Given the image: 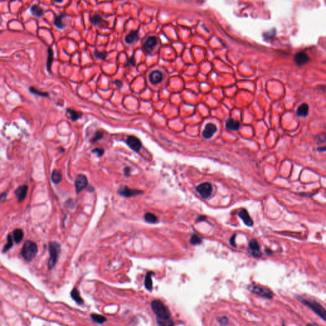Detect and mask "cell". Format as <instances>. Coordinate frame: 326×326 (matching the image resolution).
I'll return each instance as SVG.
<instances>
[{
    "instance_id": "cell-6",
    "label": "cell",
    "mask_w": 326,
    "mask_h": 326,
    "mask_svg": "<svg viewBox=\"0 0 326 326\" xmlns=\"http://www.w3.org/2000/svg\"><path fill=\"white\" fill-rule=\"evenodd\" d=\"M196 191L203 199H207L211 195L213 188L210 183L205 182L199 185L196 187Z\"/></svg>"
},
{
    "instance_id": "cell-23",
    "label": "cell",
    "mask_w": 326,
    "mask_h": 326,
    "mask_svg": "<svg viewBox=\"0 0 326 326\" xmlns=\"http://www.w3.org/2000/svg\"><path fill=\"white\" fill-rule=\"evenodd\" d=\"M153 274V272L148 271L146 274V276L145 278V287L148 290H152L153 283H152V277Z\"/></svg>"
},
{
    "instance_id": "cell-17",
    "label": "cell",
    "mask_w": 326,
    "mask_h": 326,
    "mask_svg": "<svg viewBox=\"0 0 326 326\" xmlns=\"http://www.w3.org/2000/svg\"><path fill=\"white\" fill-rule=\"evenodd\" d=\"M226 127L228 130L237 131L240 127V123L237 120L230 118L226 122Z\"/></svg>"
},
{
    "instance_id": "cell-38",
    "label": "cell",
    "mask_w": 326,
    "mask_h": 326,
    "mask_svg": "<svg viewBox=\"0 0 326 326\" xmlns=\"http://www.w3.org/2000/svg\"><path fill=\"white\" fill-rule=\"evenodd\" d=\"M236 234H234L231 238V239H230V243L231 245L234 247H236V243H235V241H236Z\"/></svg>"
},
{
    "instance_id": "cell-44",
    "label": "cell",
    "mask_w": 326,
    "mask_h": 326,
    "mask_svg": "<svg viewBox=\"0 0 326 326\" xmlns=\"http://www.w3.org/2000/svg\"><path fill=\"white\" fill-rule=\"evenodd\" d=\"M55 2L56 3H62L63 2V0H55Z\"/></svg>"
},
{
    "instance_id": "cell-26",
    "label": "cell",
    "mask_w": 326,
    "mask_h": 326,
    "mask_svg": "<svg viewBox=\"0 0 326 326\" xmlns=\"http://www.w3.org/2000/svg\"><path fill=\"white\" fill-rule=\"evenodd\" d=\"M144 218L147 222L150 223V224H156V223H157L158 222L157 216L152 213H149V212L146 213L145 214Z\"/></svg>"
},
{
    "instance_id": "cell-11",
    "label": "cell",
    "mask_w": 326,
    "mask_h": 326,
    "mask_svg": "<svg viewBox=\"0 0 326 326\" xmlns=\"http://www.w3.org/2000/svg\"><path fill=\"white\" fill-rule=\"evenodd\" d=\"M158 44V39L155 37H148L143 44V48L146 53H150Z\"/></svg>"
},
{
    "instance_id": "cell-31",
    "label": "cell",
    "mask_w": 326,
    "mask_h": 326,
    "mask_svg": "<svg viewBox=\"0 0 326 326\" xmlns=\"http://www.w3.org/2000/svg\"><path fill=\"white\" fill-rule=\"evenodd\" d=\"M12 246H13V239H12L11 235L8 234L7 236V242L3 249V252H7L12 247Z\"/></svg>"
},
{
    "instance_id": "cell-20",
    "label": "cell",
    "mask_w": 326,
    "mask_h": 326,
    "mask_svg": "<svg viewBox=\"0 0 326 326\" xmlns=\"http://www.w3.org/2000/svg\"><path fill=\"white\" fill-rule=\"evenodd\" d=\"M71 297L78 304L82 305V304H83V300L81 298L79 291L78 290V289L77 288L75 287L72 290V292H71Z\"/></svg>"
},
{
    "instance_id": "cell-15",
    "label": "cell",
    "mask_w": 326,
    "mask_h": 326,
    "mask_svg": "<svg viewBox=\"0 0 326 326\" xmlns=\"http://www.w3.org/2000/svg\"><path fill=\"white\" fill-rule=\"evenodd\" d=\"M238 216L241 218L242 220L245 223V224L247 226L252 227L253 225V221L250 216L249 213L245 209H243L238 213Z\"/></svg>"
},
{
    "instance_id": "cell-18",
    "label": "cell",
    "mask_w": 326,
    "mask_h": 326,
    "mask_svg": "<svg viewBox=\"0 0 326 326\" xmlns=\"http://www.w3.org/2000/svg\"><path fill=\"white\" fill-rule=\"evenodd\" d=\"M309 112V107L307 103H302L297 109L296 115L299 117H305L308 115Z\"/></svg>"
},
{
    "instance_id": "cell-2",
    "label": "cell",
    "mask_w": 326,
    "mask_h": 326,
    "mask_svg": "<svg viewBox=\"0 0 326 326\" xmlns=\"http://www.w3.org/2000/svg\"><path fill=\"white\" fill-rule=\"evenodd\" d=\"M37 253L38 246L37 243L28 240L23 245L21 254L26 261L30 262L36 257Z\"/></svg>"
},
{
    "instance_id": "cell-30",
    "label": "cell",
    "mask_w": 326,
    "mask_h": 326,
    "mask_svg": "<svg viewBox=\"0 0 326 326\" xmlns=\"http://www.w3.org/2000/svg\"><path fill=\"white\" fill-rule=\"evenodd\" d=\"M29 91L33 94H35V95H38V96H42V97H47L48 96V93H45V92H42L37 89H35V88L33 87H30L29 88Z\"/></svg>"
},
{
    "instance_id": "cell-1",
    "label": "cell",
    "mask_w": 326,
    "mask_h": 326,
    "mask_svg": "<svg viewBox=\"0 0 326 326\" xmlns=\"http://www.w3.org/2000/svg\"><path fill=\"white\" fill-rule=\"evenodd\" d=\"M152 310L157 317V322L161 326H171L174 325L171 318V313L168 308L159 300H153L151 303Z\"/></svg>"
},
{
    "instance_id": "cell-25",
    "label": "cell",
    "mask_w": 326,
    "mask_h": 326,
    "mask_svg": "<svg viewBox=\"0 0 326 326\" xmlns=\"http://www.w3.org/2000/svg\"><path fill=\"white\" fill-rule=\"evenodd\" d=\"M67 112L69 114L70 118L72 121H77L78 119H79L82 117V113L75 110L68 109Z\"/></svg>"
},
{
    "instance_id": "cell-35",
    "label": "cell",
    "mask_w": 326,
    "mask_h": 326,
    "mask_svg": "<svg viewBox=\"0 0 326 326\" xmlns=\"http://www.w3.org/2000/svg\"><path fill=\"white\" fill-rule=\"evenodd\" d=\"M91 23L95 25V26H97L98 24H100V23L102 21V19L101 18V16L99 15H94L93 18H91Z\"/></svg>"
},
{
    "instance_id": "cell-3",
    "label": "cell",
    "mask_w": 326,
    "mask_h": 326,
    "mask_svg": "<svg viewBox=\"0 0 326 326\" xmlns=\"http://www.w3.org/2000/svg\"><path fill=\"white\" fill-rule=\"evenodd\" d=\"M48 251L50 257L48 262V267L51 269L55 266L58 262L61 252V246L57 242H51L48 245Z\"/></svg>"
},
{
    "instance_id": "cell-8",
    "label": "cell",
    "mask_w": 326,
    "mask_h": 326,
    "mask_svg": "<svg viewBox=\"0 0 326 326\" xmlns=\"http://www.w3.org/2000/svg\"><path fill=\"white\" fill-rule=\"evenodd\" d=\"M88 185V180L87 177L84 175H77L75 181V187L77 194H79L82 190L86 187Z\"/></svg>"
},
{
    "instance_id": "cell-13",
    "label": "cell",
    "mask_w": 326,
    "mask_h": 326,
    "mask_svg": "<svg viewBox=\"0 0 326 326\" xmlns=\"http://www.w3.org/2000/svg\"><path fill=\"white\" fill-rule=\"evenodd\" d=\"M28 191V187L26 185H23L19 186L15 191V196L18 198L19 202L23 201L27 195Z\"/></svg>"
},
{
    "instance_id": "cell-33",
    "label": "cell",
    "mask_w": 326,
    "mask_h": 326,
    "mask_svg": "<svg viewBox=\"0 0 326 326\" xmlns=\"http://www.w3.org/2000/svg\"><path fill=\"white\" fill-rule=\"evenodd\" d=\"M103 137V132L101 131H98L95 133L94 137L91 139V142L92 143L96 142L97 141L101 140Z\"/></svg>"
},
{
    "instance_id": "cell-21",
    "label": "cell",
    "mask_w": 326,
    "mask_h": 326,
    "mask_svg": "<svg viewBox=\"0 0 326 326\" xmlns=\"http://www.w3.org/2000/svg\"><path fill=\"white\" fill-rule=\"evenodd\" d=\"M13 239L16 243H19L24 238V232L21 229H16L13 232Z\"/></svg>"
},
{
    "instance_id": "cell-40",
    "label": "cell",
    "mask_w": 326,
    "mask_h": 326,
    "mask_svg": "<svg viewBox=\"0 0 326 326\" xmlns=\"http://www.w3.org/2000/svg\"><path fill=\"white\" fill-rule=\"evenodd\" d=\"M6 198H7V193H3L0 194V202H3V201H5Z\"/></svg>"
},
{
    "instance_id": "cell-22",
    "label": "cell",
    "mask_w": 326,
    "mask_h": 326,
    "mask_svg": "<svg viewBox=\"0 0 326 326\" xmlns=\"http://www.w3.org/2000/svg\"><path fill=\"white\" fill-rule=\"evenodd\" d=\"M62 178H63L62 173L60 170L54 169L53 171L52 174H51V180H52V181L54 183L58 184V183H60L62 180Z\"/></svg>"
},
{
    "instance_id": "cell-32",
    "label": "cell",
    "mask_w": 326,
    "mask_h": 326,
    "mask_svg": "<svg viewBox=\"0 0 326 326\" xmlns=\"http://www.w3.org/2000/svg\"><path fill=\"white\" fill-rule=\"evenodd\" d=\"M202 242V239L198 235L193 234L191 238V243L193 245H199Z\"/></svg>"
},
{
    "instance_id": "cell-14",
    "label": "cell",
    "mask_w": 326,
    "mask_h": 326,
    "mask_svg": "<svg viewBox=\"0 0 326 326\" xmlns=\"http://www.w3.org/2000/svg\"><path fill=\"white\" fill-rule=\"evenodd\" d=\"M294 61L298 66H303L310 61V58L304 52H299L296 54Z\"/></svg>"
},
{
    "instance_id": "cell-10",
    "label": "cell",
    "mask_w": 326,
    "mask_h": 326,
    "mask_svg": "<svg viewBox=\"0 0 326 326\" xmlns=\"http://www.w3.org/2000/svg\"><path fill=\"white\" fill-rule=\"evenodd\" d=\"M248 248L250 250V253L252 255L255 257H261L262 253L260 250V246L256 239H252L250 240L248 244Z\"/></svg>"
},
{
    "instance_id": "cell-41",
    "label": "cell",
    "mask_w": 326,
    "mask_h": 326,
    "mask_svg": "<svg viewBox=\"0 0 326 326\" xmlns=\"http://www.w3.org/2000/svg\"><path fill=\"white\" fill-rule=\"evenodd\" d=\"M114 83H115V85H118V88H121V87H122V85H123V83H122V82H121V81H120V80H115V81L114 82Z\"/></svg>"
},
{
    "instance_id": "cell-24",
    "label": "cell",
    "mask_w": 326,
    "mask_h": 326,
    "mask_svg": "<svg viewBox=\"0 0 326 326\" xmlns=\"http://www.w3.org/2000/svg\"><path fill=\"white\" fill-rule=\"evenodd\" d=\"M54 59V53L53 48L51 47H49L48 49V58H47V70L48 72H50L51 70V67H52V64L53 63Z\"/></svg>"
},
{
    "instance_id": "cell-16",
    "label": "cell",
    "mask_w": 326,
    "mask_h": 326,
    "mask_svg": "<svg viewBox=\"0 0 326 326\" xmlns=\"http://www.w3.org/2000/svg\"><path fill=\"white\" fill-rule=\"evenodd\" d=\"M163 78V73L160 71H158V70L153 71L152 72L150 73V74L149 75L150 82L152 84H158V83H160L162 81Z\"/></svg>"
},
{
    "instance_id": "cell-27",
    "label": "cell",
    "mask_w": 326,
    "mask_h": 326,
    "mask_svg": "<svg viewBox=\"0 0 326 326\" xmlns=\"http://www.w3.org/2000/svg\"><path fill=\"white\" fill-rule=\"evenodd\" d=\"M31 13L36 17H41L43 15V10L40 7L35 5L31 7Z\"/></svg>"
},
{
    "instance_id": "cell-4",
    "label": "cell",
    "mask_w": 326,
    "mask_h": 326,
    "mask_svg": "<svg viewBox=\"0 0 326 326\" xmlns=\"http://www.w3.org/2000/svg\"><path fill=\"white\" fill-rule=\"evenodd\" d=\"M299 300L304 305L306 306L311 308L312 310L317 313L318 316H320L324 321L326 320V312L324 308L322 307V305H320L318 303H317L316 301H313L311 299H307L302 298H299Z\"/></svg>"
},
{
    "instance_id": "cell-9",
    "label": "cell",
    "mask_w": 326,
    "mask_h": 326,
    "mask_svg": "<svg viewBox=\"0 0 326 326\" xmlns=\"http://www.w3.org/2000/svg\"><path fill=\"white\" fill-rule=\"evenodd\" d=\"M126 143L128 146L134 151L138 152L142 148L141 141L134 136H129L128 137Z\"/></svg>"
},
{
    "instance_id": "cell-45",
    "label": "cell",
    "mask_w": 326,
    "mask_h": 326,
    "mask_svg": "<svg viewBox=\"0 0 326 326\" xmlns=\"http://www.w3.org/2000/svg\"><path fill=\"white\" fill-rule=\"evenodd\" d=\"M266 252H267V253H268V254H270V253H271V250H269V251L266 250Z\"/></svg>"
},
{
    "instance_id": "cell-43",
    "label": "cell",
    "mask_w": 326,
    "mask_h": 326,
    "mask_svg": "<svg viewBox=\"0 0 326 326\" xmlns=\"http://www.w3.org/2000/svg\"><path fill=\"white\" fill-rule=\"evenodd\" d=\"M205 218H206V217H205V216H200V217H198L197 221H198V222L204 221V220H205Z\"/></svg>"
},
{
    "instance_id": "cell-12",
    "label": "cell",
    "mask_w": 326,
    "mask_h": 326,
    "mask_svg": "<svg viewBox=\"0 0 326 326\" xmlns=\"http://www.w3.org/2000/svg\"><path fill=\"white\" fill-rule=\"evenodd\" d=\"M217 128L216 125L213 123H208L206 125L204 131H203V136L204 138H211L213 134L217 132Z\"/></svg>"
},
{
    "instance_id": "cell-37",
    "label": "cell",
    "mask_w": 326,
    "mask_h": 326,
    "mask_svg": "<svg viewBox=\"0 0 326 326\" xmlns=\"http://www.w3.org/2000/svg\"><path fill=\"white\" fill-rule=\"evenodd\" d=\"M93 153H96L98 154V156H102L103 155L104 153H105V150L103 149V148H95L94 150H93Z\"/></svg>"
},
{
    "instance_id": "cell-36",
    "label": "cell",
    "mask_w": 326,
    "mask_h": 326,
    "mask_svg": "<svg viewBox=\"0 0 326 326\" xmlns=\"http://www.w3.org/2000/svg\"><path fill=\"white\" fill-rule=\"evenodd\" d=\"M217 321L221 325H226L228 323V318L226 317H222L217 318Z\"/></svg>"
},
{
    "instance_id": "cell-42",
    "label": "cell",
    "mask_w": 326,
    "mask_h": 326,
    "mask_svg": "<svg viewBox=\"0 0 326 326\" xmlns=\"http://www.w3.org/2000/svg\"><path fill=\"white\" fill-rule=\"evenodd\" d=\"M128 65H134L135 64V61L134 59L133 58L129 59V60L128 61Z\"/></svg>"
},
{
    "instance_id": "cell-19",
    "label": "cell",
    "mask_w": 326,
    "mask_h": 326,
    "mask_svg": "<svg viewBox=\"0 0 326 326\" xmlns=\"http://www.w3.org/2000/svg\"><path fill=\"white\" fill-rule=\"evenodd\" d=\"M138 31H133L129 33L125 38V41L128 44H131L134 43L137 39L138 38Z\"/></svg>"
},
{
    "instance_id": "cell-29",
    "label": "cell",
    "mask_w": 326,
    "mask_h": 326,
    "mask_svg": "<svg viewBox=\"0 0 326 326\" xmlns=\"http://www.w3.org/2000/svg\"><path fill=\"white\" fill-rule=\"evenodd\" d=\"M64 15H58L57 16L56 18H55V21H54V24L55 26L59 28V29H63L65 26L64 24V23H63V18H64Z\"/></svg>"
},
{
    "instance_id": "cell-7",
    "label": "cell",
    "mask_w": 326,
    "mask_h": 326,
    "mask_svg": "<svg viewBox=\"0 0 326 326\" xmlns=\"http://www.w3.org/2000/svg\"><path fill=\"white\" fill-rule=\"evenodd\" d=\"M143 192L140 190H136V189H132V188H129L126 185L121 186L118 189V193L121 196H123L126 198H130L140 195Z\"/></svg>"
},
{
    "instance_id": "cell-5",
    "label": "cell",
    "mask_w": 326,
    "mask_h": 326,
    "mask_svg": "<svg viewBox=\"0 0 326 326\" xmlns=\"http://www.w3.org/2000/svg\"><path fill=\"white\" fill-rule=\"evenodd\" d=\"M248 289L249 291L252 292V293L259 295L260 296L268 298V299H272L273 298V293L271 290L269 289L263 288L259 286L256 285H250L248 287Z\"/></svg>"
},
{
    "instance_id": "cell-46",
    "label": "cell",
    "mask_w": 326,
    "mask_h": 326,
    "mask_svg": "<svg viewBox=\"0 0 326 326\" xmlns=\"http://www.w3.org/2000/svg\"><path fill=\"white\" fill-rule=\"evenodd\" d=\"M11 1H14V0H11Z\"/></svg>"
},
{
    "instance_id": "cell-28",
    "label": "cell",
    "mask_w": 326,
    "mask_h": 326,
    "mask_svg": "<svg viewBox=\"0 0 326 326\" xmlns=\"http://www.w3.org/2000/svg\"><path fill=\"white\" fill-rule=\"evenodd\" d=\"M91 318L93 319V320L94 322H96L98 323H99V324L103 323L104 322H105L107 321V318L106 317H105L104 316H103V315L96 314V313L91 314Z\"/></svg>"
},
{
    "instance_id": "cell-39",
    "label": "cell",
    "mask_w": 326,
    "mask_h": 326,
    "mask_svg": "<svg viewBox=\"0 0 326 326\" xmlns=\"http://www.w3.org/2000/svg\"><path fill=\"white\" fill-rule=\"evenodd\" d=\"M131 172V168L129 167H126L124 168V175L126 177H129Z\"/></svg>"
},
{
    "instance_id": "cell-34",
    "label": "cell",
    "mask_w": 326,
    "mask_h": 326,
    "mask_svg": "<svg viewBox=\"0 0 326 326\" xmlns=\"http://www.w3.org/2000/svg\"><path fill=\"white\" fill-rule=\"evenodd\" d=\"M94 56L96 58L101 59V60H105L107 56V54L106 53L104 52H98V51L96 50L94 52Z\"/></svg>"
}]
</instances>
